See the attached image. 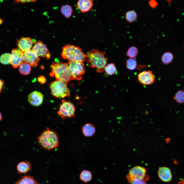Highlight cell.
<instances>
[{
    "instance_id": "obj_1",
    "label": "cell",
    "mask_w": 184,
    "mask_h": 184,
    "mask_svg": "<svg viewBox=\"0 0 184 184\" xmlns=\"http://www.w3.org/2000/svg\"><path fill=\"white\" fill-rule=\"evenodd\" d=\"M38 142L44 149L49 151L57 148L59 145L58 133L48 127L41 132L38 137Z\"/></svg>"
},
{
    "instance_id": "obj_2",
    "label": "cell",
    "mask_w": 184,
    "mask_h": 184,
    "mask_svg": "<svg viewBox=\"0 0 184 184\" xmlns=\"http://www.w3.org/2000/svg\"><path fill=\"white\" fill-rule=\"evenodd\" d=\"M105 52L100 51L96 49L89 51L86 54V61L88 66L96 68L98 73L103 72L108 60L105 56Z\"/></svg>"
},
{
    "instance_id": "obj_3",
    "label": "cell",
    "mask_w": 184,
    "mask_h": 184,
    "mask_svg": "<svg viewBox=\"0 0 184 184\" xmlns=\"http://www.w3.org/2000/svg\"><path fill=\"white\" fill-rule=\"evenodd\" d=\"M51 68L50 76L54 77L57 80L67 83L70 81L74 79L70 72L68 63L60 61L53 62L51 65Z\"/></svg>"
},
{
    "instance_id": "obj_4",
    "label": "cell",
    "mask_w": 184,
    "mask_h": 184,
    "mask_svg": "<svg viewBox=\"0 0 184 184\" xmlns=\"http://www.w3.org/2000/svg\"><path fill=\"white\" fill-rule=\"evenodd\" d=\"M61 55L62 58L71 61L82 62L86 60L87 55L78 46L71 44L64 45L62 48Z\"/></svg>"
},
{
    "instance_id": "obj_5",
    "label": "cell",
    "mask_w": 184,
    "mask_h": 184,
    "mask_svg": "<svg viewBox=\"0 0 184 184\" xmlns=\"http://www.w3.org/2000/svg\"><path fill=\"white\" fill-rule=\"evenodd\" d=\"M67 83L57 80L51 83L49 85L51 94L56 98L69 97L70 92L67 86Z\"/></svg>"
},
{
    "instance_id": "obj_6",
    "label": "cell",
    "mask_w": 184,
    "mask_h": 184,
    "mask_svg": "<svg viewBox=\"0 0 184 184\" xmlns=\"http://www.w3.org/2000/svg\"><path fill=\"white\" fill-rule=\"evenodd\" d=\"M75 109L73 103L70 101L63 99L59 106L57 113L63 120L74 117Z\"/></svg>"
},
{
    "instance_id": "obj_7",
    "label": "cell",
    "mask_w": 184,
    "mask_h": 184,
    "mask_svg": "<svg viewBox=\"0 0 184 184\" xmlns=\"http://www.w3.org/2000/svg\"><path fill=\"white\" fill-rule=\"evenodd\" d=\"M68 63L70 72L74 79L81 80L85 71L83 62L69 61Z\"/></svg>"
},
{
    "instance_id": "obj_8",
    "label": "cell",
    "mask_w": 184,
    "mask_h": 184,
    "mask_svg": "<svg viewBox=\"0 0 184 184\" xmlns=\"http://www.w3.org/2000/svg\"><path fill=\"white\" fill-rule=\"evenodd\" d=\"M32 50L38 57L45 58L47 59L51 57V55L46 45L42 42L39 41L35 44Z\"/></svg>"
},
{
    "instance_id": "obj_9",
    "label": "cell",
    "mask_w": 184,
    "mask_h": 184,
    "mask_svg": "<svg viewBox=\"0 0 184 184\" xmlns=\"http://www.w3.org/2000/svg\"><path fill=\"white\" fill-rule=\"evenodd\" d=\"M137 80L143 85H151L155 80V77L150 70L140 72L137 76Z\"/></svg>"
},
{
    "instance_id": "obj_10",
    "label": "cell",
    "mask_w": 184,
    "mask_h": 184,
    "mask_svg": "<svg viewBox=\"0 0 184 184\" xmlns=\"http://www.w3.org/2000/svg\"><path fill=\"white\" fill-rule=\"evenodd\" d=\"M146 172L144 167L137 166L130 169L128 174L133 177L140 178L145 181L149 178V176L146 174Z\"/></svg>"
},
{
    "instance_id": "obj_11",
    "label": "cell",
    "mask_w": 184,
    "mask_h": 184,
    "mask_svg": "<svg viewBox=\"0 0 184 184\" xmlns=\"http://www.w3.org/2000/svg\"><path fill=\"white\" fill-rule=\"evenodd\" d=\"M23 52L19 49L14 48L11 52L10 64L14 68H17L23 62Z\"/></svg>"
},
{
    "instance_id": "obj_12",
    "label": "cell",
    "mask_w": 184,
    "mask_h": 184,
    "mask_svg": "<svg viewBox=\"0 0 184 184\" xmlns=\"http://www.w3.org/2000/svg\"><path fill=\"white\" fill-rule=\"evenodd\" d=\"M23 57L24 61L32 67L37 66L40 60L39 57L31 49L23 52Z\"/></svg>"
},
{
    "instance_id": "obj_13",
    "label": "cell",
    "mask_w": 184,
    "mask_h": 184,
    "mask_svg": "<svg viewBox=\"0 0 184 184\" xmlns=\"http://www.w3.org/2000/svg\"><path fill=\"white\" fill-rule=\"evenodd\" d=\"M34 42L30 38L22 37L18 40L17 45L19 49L24 52L32 49Z\"/></svg>"
},
{
    "instance_id": "obj_14",
    "label": "cell",
    "mask_w": 184,
    "mask_h": 184,
    "mask_svg": "<svg viewBox=\"0 0 184 184\" xmlns=\"http://www.w3.org/2000/svg\"><path fill=\"white\" fill-rule=\"evenodd\" d=\"M27 99L28 102L31 105L34 106H38L42 103L43 96L40 92L34 91L29 95Z\"/></svg>"
},
{
    "instance_id": "obj_15",
    "label": "cell",
    "mask_w": 184,
    "mask_h": 184,
    "mask_svg": "<svg viewBox=\"0 0 184 184\" xmlns=\"http://www.w3.org/2000/svg\"><path fill=\"white\" fill-rule=\"evenodd\" d=\"M93 5V0H78L76 7L82 13L91 10Z\"/></svg>"
},
{
    "instance_id": "obj_16",
    "label": "cell",
    "mask_w": 184,
    "mask_h": 184,
    "mask_svg": "<svg viewBox=\"0 0 184 184\" xmlns=\"http://www.w3.org/2000/svg\"><path fill=\"white\" fill-rule=\"evenodd\" d=\"M158 173L159 178L164 182H169L172 180V175L170 170L168 167H160Z\"/></svg>"
},
{
    "instance_id": "obj_17",
    "label": "cell",
    "mask_w": 184,
    "mask_h": 184,
    "mask_svg": "<svg viewBox=\"0 0 184 184\" xmlns=\"http://www.w3.org/2000/svg\"><path fill=\"white\" fill-rule=\"evenodd\" d=\"M96 129L95 126L89 123L85 124L82 128V132L83 134L86 137H91L95 133Z\"/></svg>"
},
{
    "instance_id": "obj_18",
    "label": "cell",
    "mask_w": 184,
    "mask_h": 184,
    "mask_svg": "<svg viewBox=\"0 0 184 184\" xmlns=\"http://www.w3.org/2000/svg\"><path fill=\"white\" fill-rule=\"evenodd\" d=\"M31 169L30 163L25 161L19 163L17 165V169L18 173L25 174Z\"/></svg>"
},
{
    "instance_id": "obj_19",
    "label": "cell",
    "mask_w": 184,
    "mask_h": 184,
    "mask_svg": "<svg viewBox=\"0 0 184 184\" xmlns=\"http://www.w3.org/2000/svg\"><path fill=\"white\" fill-rule=\"evenodd\" d=\"M14 184H39L33 177L25 175L21 177Z\"/></svg>"
},
{
    "instance_id": "obj_20",
    "label": "cell",
    "mask_w": 184,
    "mask_h": 184,
    "mask_svg": "<svg viewBox=\"0 0 184 184\" xmlns=\"http://www.w3.org/2000/svg\"><path fill=\"white\" fill-rule=\"evenodd\" d=\"M79 177L81 181L85 183H87L91 180L93 175L90 171L84 169L80 173Z\"/></svg>"
},
{
    "instance_id": "obj_21",
    "label": "cell",
    "mask_w": 184,
    "mask_h": 184,
    "mask_svg": "<svg viewBox=\"0 0 184 184\" xmlns=\"http://www.w3.org/2000/svg\"><path fill=\"white\" fill-rule=\"evenodd\" d=\"M62 14L66 18H69L72 15L73 9L72 6L68 4L63 5L60 9Z\"/></svg>"
},
{
    "instance_id": "obj_22",
    "label": "cell",
    "mask_w": 184,
    "mask_h": 184,
    "mask_svg": "<svg viewBox=\"0 0 184 184\" xmlns=\"http://www.w3.org/2000/svg\"><path fill=\"white\" fill-rule=\"evenodd\" d=\"M31 67L29 64L24 62H23L19 67V71L22 75H28L31 72Z\"/></svg>"
},
{
    "instance_id": "obj_23",
    "label": "cell",
    "mask_w": 184,
    "mask_h": 184,
    "mask_svg": "<svg viewBox=\"0 0 184 184\" xmlns=\"http://www.w3.org/2000/svg\"><path fill=\"white\" fill-rule=\"evenodd\" d=\"M174 58L173 54L170 52H165L162 57L161 60L163 63L165 65L171 63Z\"/></svg>"
},
{
    "instance_id": "obj_24",
    "label": "cell",
    "mask_w": 184,
    "mask_h": 184,
    "mask_svg": "<svg viewBox=\"0 0 184 184\" xmlns=\"http://www.w3.org/2000/svg\"><path fill=\"white\" fill-rule=\"evenodd\" d=\"M137 15L134 10H131L127 12L125 15V18L126 21L131 23L134 22L136 19Z\"/></svg>"
},
{
    "instance_id": "obj_25",
    "label": "cell",
    "mask_w": 184,
    "mask_h": 184,
    "mask_svg": "<svg viewBox=\"0 0 184 184\" xmlns=\"http://www.w3.org/2000/svg\"><path fill=\"white\" fill-rule=\"evenodd\" d=\"M117 68L115 64L112 63L108 64L105 67V71L106 74L111 75L115 74L117 72Z\"/></svg>"
},
{
    "instance_id": "obj_26",
    "label": "cell",
    "mask_w": 184,
    "mask_h": 184,
    "mask_svg": "<svg viewBox=\"0 0 184 184\" xmlns=\"http://www.w3.org/2000/svg\"><path fill=\"white\" fill-rule=\"evenodd\" d=\"M138 53L137 49L136 47L133 46L128 49L126 53V55L130 58L134 59L137 56Z\"/></svg>"
},
{
    "instance_id": "obj_27",
    "label": "cell",
    "mask_w": 184,
    "mask_h": 184,
    "mask_svg": "<svg viewBox=\"0 0 184 184\" xmlns=\"http://www.w3.org/2000/svg\"><path fill=\"white\" fill-rule=\"evenodd\" d=\"M174 99L179 103H184V90H179L175 94L174 98Z\"/></svg>"
},
{
    "instance_id": "obj_28",
    "label": "cell",
    "mask_w": 184,
    "mask_h": 184,
    "mask_svg": "<svg viewBox=\"0 0 184 184\" xmlns=\"http://www.w3.org/2000/svg\"><path fill=\"white\" fill-rule=\"evenodd\" d=\"M125 65L128 69L131 70H134L136 67L137 62L136 60L130 58L126 61Z\"/></svg>"
},
{
    "instance_id": "obj_29",
    "label": "cell",
    "mask_w": 184,
    "mask_h": 184,
    "mask_svg": "<svg viewBox=\"0 0 184 184\" xmlns=\"http://www.w3.org/2000/svg\"><path fill=\"white\" fill-rule=\"evenodd\" d=\"M11 54L8 53H5L2 54L0 57V62L6 65L10 64Z\"/></svg>"
},
{
    "instance_id": "obj_30",
    "label": "cell",
    "mask_w": 184,
    "mask_h": 184,
    "mask_svg": "<svg viewBox=\"0 0 184 184\" xmlns=\"http://www.w3.org/2000/svg\"><path fill=\"white\" fill-rule=\"evenodd\" d=\"M127 181L130 184H147L145 181L139 178H134Z\"/></svg>"
},
{
    "instance_id": "obj_31",
    "label": "cell",
    "mask_w": 184,
    "mask_h": 184,
    "mask_svg": "<svg viewBox=\"0 0 184 184\" xmlns=\"http://www.w3.org/2000/svg\"><path fill=\"white\" fill-rule=\"evenodd\" d=\"M37 1V0H15V3H27L34 2Z\"/></svg>"
},
{
    "instance_id": "obj_32",
    "label": "cell",
    "mask_w": 184,
    "mask_h": 184,
    "mask_svg": "<svg viewBox=\"0 0 184 184\" xmlns=\"http://www.w3.org/2000/svg\"><path fill=\"white\" fill-rule=\"evenodd\" d=\"M37 79L38 82L42 84H44L46 81L45 78L43 76H39Z\"/></svg>"
},
{
    "instance_id": "obj_33",
    "label": "cell",
    "mask_w": 184,
    "mask_h": 184,
    "mask_svg": "<svg viewBox=\"0 0 184 184\" xmlns=\"http://www.w3.org/2000/svg\"><path fill=\"white\" fill-rule=\"evenodd\" d=\"M150 6L152 7H155L157 5V3L155 0H151L149 2Z\"/></svg>"
},
{
    "instance_id": "obj_34",
    "label": "cell",
    "mask_w": 184,
    "mask_h": 184,
    "mask_svg": "<svg viewBox=\"0 0 184 184\" xmlns=\"http://www.w3.org/2000/svg\"><path fill=\"white\" fill-rule=\"evenodd\" d=\"M4 84V80L0 79V94L2 91Z\"/></svg>"
},
{
    "instance_id": "obj_35",
    "label": "cell",
    "mask_w": 184,
    "mask_h": 184,
    "mask_svg": "<svg viewBox=\"0 0 184 184\" xmlns=\"http://www.w3.org/2000/svg\"><path fill=\"white\" fill-rule=\"evenodd\" d=\"M178 184H184V180H183L179 181Z\"/></svg>"
},
{
    "instance_id": "obj_36",
    "label": "cell",
    "mask_w": 184,
    "mask_h": 184,
    "mask_svg": "<svg viewBox=\"0 0 184 184\" xmlns=\"http://www.w3.org/2000/svg\"><path fill=\"white\" fill-rule=\"evenodd\" d=\"M3 22V20L1 18H0V25L2 24Z\"/></svg>"
},
{
    "instance_id": "obj_37",
    "label": "cell",
    "mask_w": 184,
    "mask_h": 184,
    "mask_svg": "<svg viewBox=\"0 0 184 184\" xmlns=\"http://www.w3.org/2000/svg\"><path fill=\"white\" fill-rule=\"evenodd\" d=\"M2 116L1 113L0 112V121L2 119Z\"/></svg>"
}]
</instances>
